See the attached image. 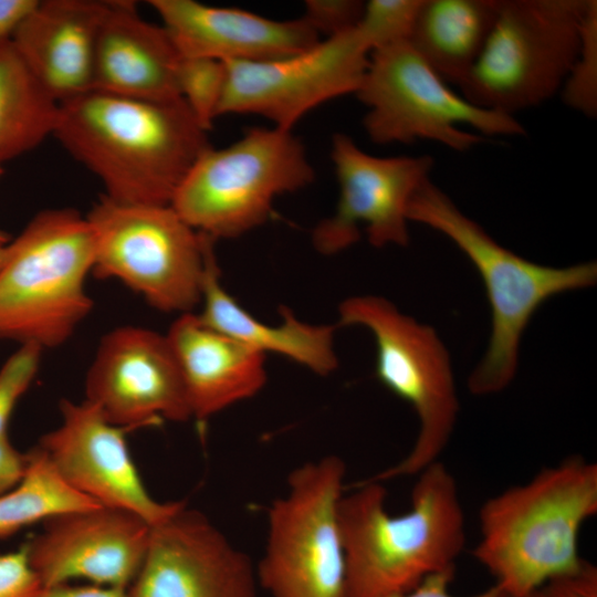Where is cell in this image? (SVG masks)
Returning <instances> with one entry per match:
<instances>
[{"mask_svg":"<svg viewBox=\"0 0 597 597\" xmlns=\"http://www.w3.org/2000/svg\"><path fill=\"white\" fill-rule=\"evenodd\" d=\"M538 591L542 597H597V568L583 561L578 568L551 579Z\"/></svg>","mask_w":597,"mask_h":597,"instance_id":"obj_32","label":"cell"},{"mask_svg":"<svg viewBox=\"0 0 597 597\" xmlns=\"http://www.w3.org/2000/svg\"><path fill=\"white\" fill-rule=\"evenodd\" d=\"M25 453L22 478L0 496V538L42 521L101 506L70 485L38 444Z\"/></svg>","mask_w":597,"mask_h":597,"instance_id":"obj_25","label":"cell"},{"mask_svg":"<svg viewBox=\"0 0 597 597\" xmlns=\"http://www.w3.org/2000/svg\"><path fill=\"white\" fill-rule=\"evenodd\" d=\"M346 465L326 455L295 468L268 511L258 584L270 597H348L338 507Z\"/></svg>","mask_w":597,"mask_h":597,"instance_id":"obj_10","label":"cell"},{"mask_svg":"<svg viewBox=\"0 0 597 597\" xmlns=\"http://www.w3.org/2000/svg\"><path fill=\"white\" fill-rule=\"evenodd\" d=\"M180 61L166 28L142 18L135 2L106 1L95 44L93 90L150 101L181 98Z\"/></svg>","mask_w":597,"mask_h":597,"instance_id":"obj_19","label":"cell"},{"mask_svg":"<svg viewBox=\"0 0 597 597\" xmlns=\"http://www.w3.org/2000/svg\"><path fill=\"white\" fill-rule=\"evenodd\" d=\"M365 2L359 0H307L301 17L320 36L344 33L355 28Z\"/></svg>","mask_w":597,"mask_h":597,"instance_id":"obj_30","label":"cell"},{"mask_svg":"<svg viewBox=\"0 0 597 597\" xmlns=\"http://www.w3.org/2000/svg\"><path fill=\"white\" fill-rule=\"evenodd\" d=\"M27 453L19 451L7 433L0 434V496L10 491L22 478Z\"/></svg>","mask_w":597,"mask_h":597,"instance_id":"obj_34","label":"cell"},{"mask_svg":"<svg viewBox=\"0 0 597 597\" xmlns=\"http://www.w3.org/2000/svg\"><path fill=\"white\" fill-rule=\"evenodd\" d=\"M502 0H422L409 42L447 83L458 87L478 61Z\"/></svg>","mask_w":597,"mask_h":597,"instance_id":"obj_23","label":"cell"},{"mask_svg":"<svg viewBox=\"0 0 597 597\" xmlns=\"http://www.w3.org/2000/svg\"><path fill=\"white\" fill-rule=\"evenodd\" d=\"M590 0H502L486 43L459 87L510 116L559 94L578 54Z\"/></svg>","mask_w":597,"mask_h":597,"instance_id":"obj_8","label":"cell"},{"mask_svg":"<svg viewBox=\"0 0 597 597\" xmlns=\"http://www.w3.org/2000/svg\"><path fill=\"white\" fill-rule=\"evenodd\" d=\"M84 399L127 430L192 418L166 334L135 325L103 335L86 373Z\"/></svg>","mask_w":597,"mask_h":597,"instance_id":"obj_14","label":"cell"},{"mask_svg":"<svg viewBox=\"0 0 597 597\" xmlns=\"http://www.w3.org/2000/svg\"><path fill=\"white\" fill-rule=\"evenodd\" d=\"M226 84L223 62L207 57H182L178 70L180 97L205 130L218 117Z\"/></svg>","mask_w":597,"mask_h":597,"instance_id":"obj_26","label":"cell"},{"mask_svg":"<svg viewBox=\"0 0 597 597\" xmlns=\"http://www.w3.org/2000/svg\"><path fill=\"white\" fill-rule=\"evenodd\" d=\"M314 177L292 130L251 127L223 148L206 149L170 206L199 233L216 241L238 238L269 220L279 196L306 187Z\"/></svg>","mask_w":597,"mask_h":597,"instance_id":"obj_6","label":"cell"},{"mask_svg":"<svg viewBox=\"0 0 597 597\" xmlns=\"http://www.w3.org/2000/svg\"><path fill=\"white\" fill-rule=\"evenodd\" d=\"M527 597H542V596H541L540 591L536 590L535 593L531 594V595L527 596Z\"/></svg>","mask_w":597,"mask_h":597,"instance_id":"obj_39","label":"cell"},{"mask_svg":"<svg viewBox=\"0 0 597 597\" xmlns=\"http://www.w3.org/2000/svg\"><path fill=\"white\" fill-rule=\"evenodd\" d=\"M331 158L339 196L334 213L313 229L315 250L333 255L349 248L359 239L360 226L376 248L406 247L408 205L420 185L430 178L433 158L374 156L342 133L333 136Z\"/></svg>","mask_w":597,"mask_h":597,"instance_id":"obj_13","label":"cell"},{"mask_svg":"<svg viewBox=\"0 0 597 597\" xmlns=\"http://www.w3.org/2000/svg\"><path fill=\"white\" fill-rule=\"evenodd\" d=\"M338 316V325L362 326L373 334L377 378L408 402L419 419L409 453L368 480L417 475L440 461L457 422L459 399L449 352L432 326L383 296L348 297L339 304Z\"/></svg>","mask_w":597,"mask_h":597,"instance_id":"obj_7","label":"cell"},{"mask_svg":"<svg viewBox=\"0 0 597 597\" xmlns=\"http://www.w3.org/2000/svg\"><path fill=\"white\" fill-rule=\"evenodd\" d=\"M205 274L202 311L198 314L209 326L221 331L254 350L282 355L316 375L336 370L338 358L334 348L336 325H314L280 307L282 322L269 324L245 311L222 286L214 253L216 240L203 234Z\"/></svg>","mask_w":597,"mask_h":597,"instance_id":"obj_22","label":"cell"},{"mask_svg":"<svg viewBox=\"0 0 597 597\" xmlns=\"http://www.w3.org/2000/svg\"><path fill=\"white\" fill-rule=\"evenodd\" d=\"M370 52L356 25L286 57L223 62L226 84L218 116L255 114L275 127L292 130L315 107L355 94Z\"/></svg>","mask_w":597,"mask_h":597,"instance_id":"obj_12","label":"cell"},{"mask_svg":"<svg viewBox=\"0 0 597 597\" xmlns=\"http://www.w3.org/2000/svg\"><path fill=\"white\" fill-rule=\"evenodd\" d=\"M6 245L7 244H0V269L2 268L6 260V252H7Z\"/></svg>","mask_w":597,"mask_h":597,"instance_id":"obj_38","label":"cell"},{"mask_svg":"<svg viewBox=\"0 0 597 597\" xmlns=\"http://www.w3.org/2000/svg\"><path fill=\"white\" fill-rule=\"evenodd\" d=\"M355 95L367 108L365 132L380 145L430 140L462 153L483 136L525 134L514 116L482 108L453 92L408 40L370 52Z\"/></svg>","mask_w":597,"mask_h":597,"instance_id":"obj_9","label":"cell"},{"mask_svg":"<svg viewBox=\"0 0 597 597\" xmlns=\"http://www.w3.org/2000/svg\"><path fill=\"white\" fill-rule=\"evenodd\" d=\"M106 1L44 0L11 41L42 87L60 104L93 90L97 32Z\"/></svg>","mask_w":597,"mask_h":597,"instance_id":"obj_20","label":"cell"},{"mask_svg":"<svg viewBox=\"0 0 597 597\" xmlns=\"http://www.w3.org/2000/svg\"><path fill=\"white\" fill-rule=\"evenodd\" d=\"M166 337L197 420L255 396L265 385V355L209 326L198 314L179 315Z\"/></svg>","mask_w":597,"mask_h":597,"instance_id":"obj_21","label":"cell"},{"mask_svg":"<svg viewBox=\"0 0 597 597\" xmlns=\"http://www.w3.org/2000/svg\"><path fill=\"white\" fill-rule=\"evenodd\" d=\"M255 567L201 512L184 504L153 525L127 597H256Z\"/></svg>","mask_w":597,"mask_h":597,"instance_id":"obj_16","label":"cell"},{"mask_svg":"<svg viewBox=\"0 0 597 597\" xmlns=\"http://www.w3.org/2000/svg\"><path fill=\"white\" fill-rule=\"evenodd\" d=\"M86 218L95 237L92 274L114 279L151 307L179 315L201 302L203 234L170 205H128L104 195Z\"/></svg>","mask_w":597,"mask_h":597,"instance_id":"obj_11","label":"cell"},{"mask_svg":"<svg viewBox=\"0 0 597 597\" xmlns=\"http://www.w3.org/2000/svg\"><path fill=\"white\" fill-rule=\"evenodd\" d=\"M59 103L36 81L11 40L0 43V165L53 136Z\"/></svg>","mask_w":597,"mask_h":597,"instance_id":"obj_24","label":"cell"},{"mask_svg":"<svg viewBox=\"0 0 597 597\" xmlns=\"http://www.w3.org/2000/svg\"><path fill=\"white\" fill-rule=\"evenodd\" d=\"M39 0H0V43L11 40Z\"/></svg>","mask_w":597,"mask_h":597,"instance_id":"obj_36","label":"cell"},{"mask_svg":"<svg viewBox=\"0 0 597 597\" xmlns=\"http://www.w3.org/2000/svg\"><path fill=\"white\" fill-rule=\"evenodd\" d=\"M40 588L23 545L17 551L0 554V597H35Z\"/></svg>","mask_w":597,"mask_h":597,"instance_id":"obj_31","label":"cell"},{"mask_svg":"<svg viewBox=\"0 0 597 597\" xmlns=\"http://www.w3.org/2000/svg\"><path fill=\"white\" fill-rule=\"evenodd\" d=\"M148 4L182 57L264 62L300 53L321 40L302 18L279 21L195 0H149Z\"/></svg>","mask_w":597,"mask_h":597,"instance_id":"obj_18","label":"cell"},{"mask_svg":"<svg viewBox=\"0 0 597 597\" xmlns=\"http://www.w3.org/2000/svg\"><path fill=\"white\" fill-rule=\"evenodd\" d=\"M6 249L0 339L43 349L63 345L94 306L85 287L95 255L86 216L72 208L43 209Z\"/></svg>","mask_w":597,"mask_h":597,"instance_id":"obj_5","label":"cell"},{"mask_svg":"<svg viewBox=\"0 0 597 597\" xmlns=\"http://www.w3.org/2000/svg\"><path fill=\"white\" fill-rule=\"evenodd\" d=\"M454 576V568H449L425 578L420 584L410 590L391 595L388 597H457L449 590ZM468 597H511L498 585Z\"/></svg>","mask_w":597,"mask_h":597,"instance_id":"obj_33","label":"cell"},{"mask_svg":"<svg viewBox=\"0 0 597 597\" xmlns=\"http://www.w3.org/2000/svg\"><path fill=\"white\" fill-rule=\"evenodd\" d=\"M150 527L134 513L101 505L44 522L23 547L41 586L83 579L127 589L143 563Z\"/></svg>","mask_w":597,"mask_h":597,"instance_id":"obj_17","label":"cell"},{"mask_svg":"<svg viewBox=\"0 0 597 597\" xmlns=\"http://www.w3.org/2000/svg\"><path fill=\"white\" fill-rule=\"evenodd\" d=\"M597 513V465L580 457L488 499L473 555L511 597H527L583 563L578 536Z\"/></svg>","mask_w":597,"mask_h":597,"instance_id":"obj_3","label":"cell"},{"mask_svg":"<svg viewBox=\"0 0 597 597\" xmlns=\"http://www.w3.org/2000/svg\"><path fill=\"white\" fill-rule=\"evenodd\" d=\"M43 350L35 344H21L0 368V434L8 432V423L18 401L40 369Z\"/></svg>","mask_w":597,"mask_h":597,"instance_id":"obj_29","label":"cell"},{"mask_svg":"<svg viewBox=\"0 0 597 597\" xmlns=\"http://www.w3.org/2000/svg\"><path fill=\"white\" fill-rule=\"evenodd\" d=\"M53 136L102 182L108 199L170 205L211 145L182 98L150 101L90 90L59 104Z\"/></svg>","mask_w":597,"mask_h":597,"instance_id":"obj_1","label":"cell"},{"mask_svg":"<svg viewBox=\"0 0 597 597\" xmlns=\"http://www.w3.org/2000/svg\"><path fill=\"white\" fill-rule=\"evenodd\" d=\"M35 597H127V589L93 584L71 583L41 586Z\"/></svg>","mask_w":597,"mask_h":597,"instance_id":"obj_35","label":"cell"},{"mask_svg":"<svg viewBox=\"0 0 597 597\" xmlns=\"http://www.w3.org/2000/svg\"><path fill=\"white\" fill-rule=\"evenodd\" d=\"M563 102L587 116L597 114V1L590 0L578 54L559 92Z\"/></svg>","mask_w":597,"mask_h":597,"instance_id":"obj_27","label":"cell"},{"mask_svg":"<svg viewBox=\"0 0 597 597\" xmlns=\"http://www.w3.org/2000/svg\"><path fill=\"white\" fill-rule=\"evenodd\" d=\"M407 218L453 242L484 283L492 327L486 350L468 378V389L475 396L500 392L511 384L517 370L523 333L544 302L561 293L590 287L597 281L596 262L554 268L507 250L465 216L430 178L410 199Z\"/></svg>","mask_w":597,"mask_h":597,"instance_id":"obj_4","label":"cell"},{"mask_svg":"<svg viewBox=\"0 0 597 597\" xmlns=\"http://www.w3.org/2000/svg\"><path fill=\"white\" fill-rule=\"evenodd\" d=\"M3 174V167L0 165V176ZM10 241L9 234L0 230V244H7Z\"/></svg>","mask_w":597,"mask_h":597,"instance_id":"obj_37","label":"cell"},{"mask_svg":"<svg viewBox=\"0 0 597 597\" xmlns=\"http://www.w3.org/2000/svg\"><path fill=\"white\" fill-rule=\"evenodd\" d=\"M59 409V426L38 446L75 490L103 506L134 513L150 526L185 504L161 502L149 493L126 441L129 430L108 421L85 399H62Z\"/></svg>","mask_w":597,"mask_h":597,"instance_id":"obj_15","label":"cell"},{"mask_svg":"<svg viewBox=\"0 0 597 597\" xmlns=\"http://www.w3.org/2000/svg\"><path fill=\"white\" fill-rule=\"evenodd\" d=\"M417 475L410 509L399 515L387 511L381 482L366 480L342 496L348 597H388L454 568L465 543L455 479L440 461Z\"/></svg>","mask_w":597,"mask_h":597,"instance_id":"obj_2","label":"cell"},{"mask_svg":"<svg viewBox=\"0 0 597 597\" xmlns=\"http://www.w3.org/2000/svg\"><path fill=\"white\" fill-rule=\"evenodd\" d=\"M422 0H370L357 24L370 50L409 40Z\"/></svg>","mask_w":597,"mask_h":597,"instance_id":"obj_28","label":"cell"}]
</instances>
